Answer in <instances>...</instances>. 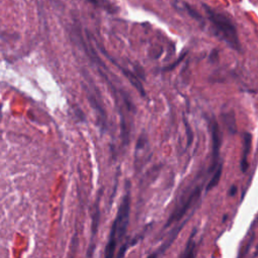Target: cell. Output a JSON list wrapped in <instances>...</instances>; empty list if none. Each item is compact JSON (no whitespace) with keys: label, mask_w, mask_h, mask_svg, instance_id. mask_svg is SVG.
<instances>
[{"label":"cell","mask_w":258,"mask_h":258,"mask_svg":"<svg viewBox=\"0 0 258 258\" xmlns=\"http://www.w3.org/2000/svg\"><path fill=\"white\" fill-rule=\"evenodd\" d=\"M203 8L205 9L208 19L213 26L215 34L225 41L231 48L240 50L241 44L239 41L237 28L231 18L224 12L216 10L207 4H203Z\"/></svg>","instance_id":"cell-1"},{"label":"cell","mask_w":258,"mask_h":258,"mask_svg":"<svg viewBox=\"0 0 258 258\" xmlns=\"http://www.w3.org/2000/svg\"><path fill=\"white\" fill-rule=\"evenodd\" d=\"M126 191L121 200L117 216L112 224L108 243L105 248V256L112 257L114 255L117 243L122 240L126 234L127 227L129 224V214H130V191L128 181H126Z\"/></svg>","instance_id":"cell-2"},{"label":"cell","mask_w":258,"mask_h":258,"mask_svg":"<svg viewBox=\"0 0 258 258\" xmlns=\"http://www.w3.org/2000/svg\"><path fill=\"white\" fill-rule=\"evenodd\" d=\"M201 197V186H197L187 197L186 199L179 204V206L173 211V213L169 216L164 228H167L168 226H170L172 223L176 222V221H179L183 216L184 214L190 209V207L199 201Z\"/></svg>","instance_id":"cell-3"},{"label":"cell","mask_w":258,"mask_h":258,"mask_svg":"<svg viewBox=\"0 0 258 258\" xmlns=\"http://www.w3.org/2000/svg\"><path fill=\"white\" fill-rule=\"evenodd\" d=\"M211 134H212V165L210 166V171L214 170L218 166V159H219V153L221 148V131L219 128L218 123L216 120H213L211 123Z\"/></svg>","instance_id":"cell-4"},{"label":"cell","mask_w":258,"mask_h":258,"mask_svg":"<svg viewBox=\"0 0 258 258\" xmlns=\"http://www.w3.org/2000/svg\"><path fill=\"white\" fill-rule=\"evenodd\" d=\"M251 141L252 135L250 133H244L243 137V149H242V157L240 161V168L242 172H246L248 169V156L251 148Z\"/></svg>","instance_id":"cell-5"},{"label":"cell","mask_w":258,"mask_h":258,"mask_svg":"<svg viewBox=\"0 0 258 258\" xmlns=\"http://www.w3.org/2000/svg\"><path fill=\"white\" fill-rule=\"evenodd\" d=\"M185 223H186V221H183L181 224H179L178 226H176V227L171 231V233L169 234V237H168V239L165 241V243H164L160 248H158V250H156V252L150 254V256L156 257V256H159V255L163 254V253L167 250V248L172 244V242L175 240V238L177 237L179 231L181 230V228L183 227V225H184Z\"/></svg>","instance_id":"cell-6"},{"label":"cell","mask_w":258,"mask_h":258,"mask_svg":"<svg viewBox=\"0 0 258 258\" xmlns=\"http://www.w3.org/2000/svg\"><path fill=\"white\" fill-rule=\"evenodd\" d=\"M196 232H197V229H194V231L191 232V234H190V236H189V238L187 240L184 252L181 254V257H192V256L196 255V253H195V249H196V242H195Z\"/></svg>","instance_id":"cell-7"},{"label":"cell","mask_w":258,"mask_h":258,"mask_svg":"<svg viewBox=\"0 0 258 258\" xmlns=\"http://www.w3.org/2000/svg\"><path fill=\"white\" fill-rule=\"evenodd\" d=\"M87 1L94 4L97 7L105 9L109 13H116L118 11V7L115 6L113 3L109 2L108 0H87Z\"/></svg>","instance_id":"cell-8"},{"label":"cell","mask_w":258,"mask_h":258,"mask_svg":"<svg viewBox=\"0 0 258 258\" xmlns=\"http://www.w3.org/2000/svg\"><path fill=\"white\" fill-rule=\"evenodd\" d=\"M122 70V72H123V74L128 78V80L130 81V83L140 92V94H141V96H145V92H144V90H143V87H142V85H141V83L138 81V79L132 74V73H130L129 71H126V70H124V69H121Z\"/></svg>","instance_id":"cell-9"},{"label":"cell","mask_w":258,"mask_h":258,"mask_svg":"<svg viewBox=\"0 0 258 258\" xmlns=\"http://www.w3.org/2000/svg\"><path fill=\"white\" fill-rule=\"evenodd\" d=\"M221 175H222V163H220L218 166H217V168H216V170H215V172H214V175H213V177L211 178V180L209 181V183H208V185H207V191L208 190H211L212 188H214L216 185H218V183H219V181H220V179H221Z\"/></svg>","instance_id":"cell-10"},{"label":"cell","mask_w":258,"mask_h":258,"mask_svg":"<svg viewBox=\"0 0 258 258\" xmlns=\"http://www.w3.org/2000/svg\"><path fill=\"white\" fill-rule=\"evenodd\" d=\"M223 118L225 121V124L228 127V130L234 134L236 132V122H235V117L233 113H224L223 114Z\"/></svg>","instance_id":"cell-11"},{"label":"cell","mask_w":258,"mask_h":258,"mask_svg":"<svg viewBox=\"0 0 258 258\" xmlns=\"http://www.w3.org/2000/svg\"><path fill=\"white\" fill-rule=\"evenodd\" d=\"M181 4H182L183 8L185 9V11H186L194 19H196L197 21H200V22H204L202 15H201L200 13H198V11H196L192 7H190V6H189L187 3H185V2H181Z\"/></svg>","instance_id":"cell-12"},{"label":"cell","mask_w":258,"mask_h":258,"mask_svg":"<svg viewBox=\"0 0 258 258\" xmlns=\"http://www.w3.org/2000/svg\"><path fill=\"white\" fill-rule=\"evenodd\" d=\"M98 224H99V209H96V213H95V216L93 218V223H92V238H94L97 233Z\"/></svg>","instance_id":"cell-13"},{"label":"cell","mask_w":258,"mask_h":258,"mask_svg":"<svg viewBox=\"0 0 258 258\" xmlns=\"http://www.w3.org/2000/svg\"><path fill=\"white\" fill-rule=\"evenodd\" d=\"M184 125L186 126V134H187V145L190 144L191 142V139H192V133H191V130H190V127L188 126L187 122L184 120Z\"/></svg>","instance_id":"cell-14"},{"label":"cell","mask_w":258,"mask_h":258,"mask_svg":"<svg viewBox=\"0 0 258 258\" xmlns=\"http://www.w3.org/2000/svg\"><path fill=\"white\" fill-rule=\"evenodd\" d=\"M236 192H237V186L236 185H232L231 188L229 189V195L230 196H235Z\"/></svg>","instance_id":"cell-15"}]
</instances>
